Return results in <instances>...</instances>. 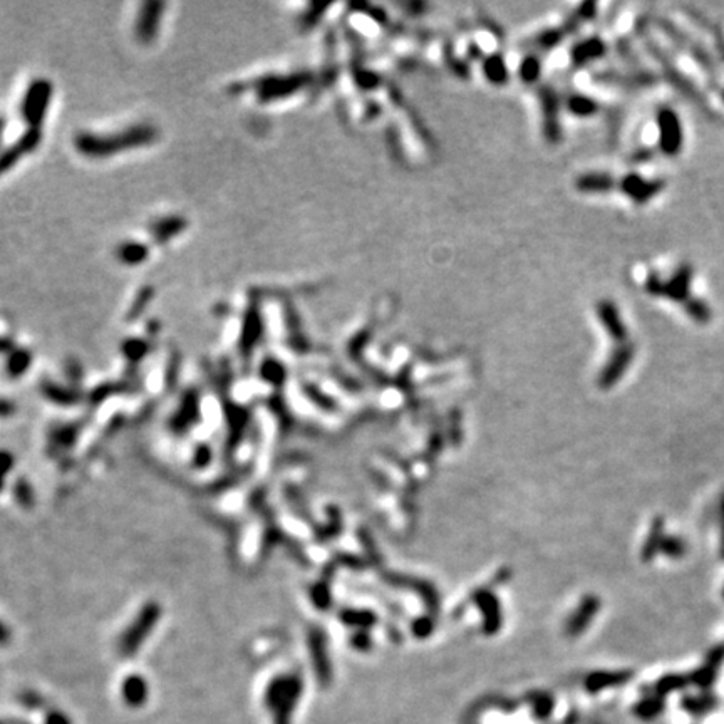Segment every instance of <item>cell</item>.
<instances>
[{"label": "cell", "mask_w": 724, "mask_h": 724, "mask_svg": "<svg viewBox=\"0 0 724 724\" xmlns=\"http://www.w3.org/2000/svg\"><path fill=\"white\" fill-rule=\"evenodd\" d=\"M121 696L129 708H141L149 696L148 683L140 674L128 676L121 684Z\"/></svg>", "instance_id": "9"}, {"label": "cell", "mask_w": 724, "mask_h": 724, "mask_svg": "<svg viewBox=\"0 0 724 724\" xmlns=\"http://www.w3.org/2000/svg\"><path fill=\"white\" fill-rule=\"evenodd\" d=\"M161 614L163 609L158 602H146L145 605L138 610L136 617L131 620V624H129V626L124 629V632L121 634L118 641L119 656H135L138 650L141 649V645L145 644V641L151 636V632L154 631L159 619H161Z\"/></svg>", "instance_id": "2"}, {"label": "cell", "mask_w": 724, "mask_h": 724, "mask_svg": "<svg viewBox=\"0 0 724 724\" xmlns=\"http://www.w3.org/2000/svg\"><path fill=\"white\" fill-rule=\"evenodd\" d=\"M163 8H165V4L159 2H148L141 7L136 24V36L143 44H149L156 37Z\"/></svg>", "instance_id": "5"}, {"label": "cell", "mask_w": 724, "mask_h": 724, "mask_svg": "<svg viewBox=\"0 0 724 724\" xmlns=\"http://www.w3.org/2000/svg\"><path fill=\"white\" fill-rule=\"evenodd\" d=\"M723 596H724V592H723Z\"/></svg>", "instance_id": "37"}, {"label": "cell", "mask_w": 724, "mask_h": 724, "mask_svg": "<svg viewBox=\"0 0 724 724\" xmlns=\"http://www.w3.org/2000/svg\"><path fill=\"white\" fill-rule=\"evenodd\" d=\"M262 334V319L260 314L255 307H250V310L245 316L243 322V330H241L240 337V352L243 354H250L253 351V346H257L258 339H260Z\"/></svg>", "instance_id": "10"}, {"label": "cell", "mask_w": 724, "mask_h": 724, "mask_svg": "<svg viewBox=\"0 0 724 724\" xmlns=\"http://www.w3.org/2000/svg\"><path fill=\"white\" fill-rule=\"evenodd\" d=\"M12 639V632L11 629H8L6 624L0 620V648H4V645H7L8 642H11Z\"/></svg>", "instance_id": "33"}, {"label": "cell", "mask_w": 724, "mask_h": 724, "mask_svg": "<svg viewBox=\"0 0 724 724\" xmlns=\"http://www.w3.org/2000/svg\"><path fill=\"white\" fill-rule=\"evenodd\" d=\"M686 549H688V545H686V542H684V538H681L678 535L664 537L661 551H659V554L666 555V557H669V558H681L684 554H686Z\"/></svg>", "instance_id": "20"}, {"label": "cell", "mask_w": 724, "mask_h": 724, "mask_svg": "<svg viewBox=\"0 0 724 724\" xmlns=\"http://www.w3.org/2000/svg\"><path fill=\"white\" fill-rule=\"evenodd\" d=\"M686 683H688V679L684 678V676H679V674L664 676L662 679H659L656 683V696L664 697V696H667V694L679 691V689H683L684 686H686Z\"/></svg>", "instance_id": "18"}, {"label": "cell", "mask_w": 724, "mask_h": 724, "mask_svg": "<svg viewBox=\"0 0 724 724\" xmlns=\"http://www.w3.org/2000/svg\"><path fill=\"white\" fill-rule=\"evenodd\" d=\"M15 413V404H12V401L0 398V417H8Z\"/></svg>", "instance_id": "32"}, {"label": "cell", "mask_w": 724, "mask_h": 724, "mask_svg": "<svg viewBox=\"0 0 724 724\" xmlns=\"http://www.w3.org/2000/svg\"><path fill=\"white\" fill-rule=\"evenodd\" d=\"M200 417V403H198V394L195 391H189L181 399L178 411L171 417V431L175 433H187Z\"/></svg>", "instance_id": "6"}, {"label": "cell", "mask_w": 724, "mask_h": 724, "mask_svg": "<svg viewBox=\"0 0 724 724\" xmlns=\"http://www.w3.org/2000/svg\"><path fill=\"white\" fill-rule=\"evenodd\" d=\"M39 141H41V133H39V129H30L29 133H25V136L17 141L15 146L4 151V153L0 154V175L6 173L7 170H11L20 156L30 153V151L39 145Z\"/></svg>", "instance_id": "8"}, {"label": "cell", "mask_w": 724, "mask_h": 724, "mask_svg": "<svg viewBox=\"0 0 724 724\" xmlns=\"http://www.w3.org/2000/svg\"><path fill=\"white\" fill-rule=\"evenodd\" d=\"M631 359H632V351H629V349H627V351L624 352L622 356L615 357V359L612 361V364H610V368H609V373H607V376H605L607 384H610V382H614L615 379L620 377V374H622L624 370H626V368L629 366V361H631Z\"/></svg>", "instance_id": "22"}, {"label": "cell", "mask_w": 724, "mask_h": 724, "mask_svg": "<svg viewBox=\"0 0 724 724\" xmlns=\"http://www.w3.org/2000/svg\"><path fill=\"white\" fill-rule=\"evenodd\" d=\"M632 678L631 672H598V674L590 676L587 681L589 691H601V689L622 686Z\"/></svg>", "instance_id": "12"}, {"label": "cell", "mask_w": 724, "mask_h": 724, "mask_svg": "<svg viewBox=\"0 0 724 724\" xmlns=\"http://www.w3.org/2000/svg\"><path fill=\"white\" fill-rule=\"evenodd\" d=\"M724 664V645H719V648L713 649L709 652L708 659H706V666L713 667V669H719Z\"/></svg>", "instance_id": "29"}, {"label": "cell", "mask_w": 724, "mask_h": 724, "mask_svg": "<svg viewBox=\"0 0 724 724\" xmlns=\"http://www.w3.org/2000/svg\"><path fill=\"white\" fill-rule=\"evenodd\" d=\"M46 724H71V719L60 711H51L46 716Z\"/></svg>", "instance_id": "31"}, {"label": "cell", "mask_w": 724, "mask_h": 724, "mask_svg": "<svg viewBox=\"0 0 724 724\" xmlns=\"http://www.w3.org/2000/svg\"><path fill=\"white\" fill-rule=\"evenodd\" d=\"M664 709V699L659 696L648 697V699H642L639 704H637L636 713L639 714L642 719H652L659 716Z\"/></svg>", "instance_id": "21"}, {"label": "cell", "mask_w": 724, "mask_h": 724, "mask_svg": "<svg viewBox=\"0 0 724 724\" xmlns=\"http://www.w3.org/2000/svg\"><path fill=\"white\" fill-rule=\"evenodd\" d=\"M151 297H153V290H151L149 287L145 288L143 292H140V295L136 297L135 304H133V307H131V316H140V312L143 310L145 305L149 304Z\"/></svg>", "instance_id": "28"}, {"label": "cell", "mask_w": 724, "mask_h": 724, "mask_svg": "<svg viewBox=\"0 0 724 724\" xmlns=\"http://www.w3.org/2000/svg\"><path fill=\"white\" fill-rule=\"evenodd\" d=\"M664 521L662 518H657L652 523V528H650L648 540H645L644 547H642V557L645 560H650L654 555L661 551V545L664 540Z\"/></svg>", "instance_id": "13"}, {"label": "cell", "mask_w": 724, "mask_h": 724, "mask_svg": "<svg viewBox=\"0 0 724 724\" xmlns=\"http://www.w3.org/2000/svg\"><path fill=\"white\" fill-rule=\"evenodd\" d=\"M187 227V220L181 217H168L161 218L151 227V234H153L154 239H156L158 243H165L166 240L173 239Z\"/></svg>", "instance_id": "11"}, {"label": "cell", "mask_w": 724, "mask_h": 724, "mask_svg": "<svg viewBox=\"0 0 724 724\" xmlns=\"http://www.w3.org/2000/svg\"><path fill=\"white\" fill-rule=\"evenodd\" d=\"M146 255H148V248L145 245L136 243V241H129V243L121 245L118 248V257L121 262L128 265H136L141 264L145 260Z\"/></svg>", "instance_id": "15"}, {"label": "cell", "mask_w": 724, "mask_h": 724, "mask_svg": "<svg viewBox=\"0 0 724 724\" xmlns=\"http://www.w3.org/2000/svg\"><path fill=\"white\" fill-rule=\"evenodd\" d=\"M716 676H718V671L713 669V667L706 666V664H704V666H702L699 671H696L691 676V681H692V684H696V686L706 689V688H709L711 684L714 683Z\"/></svg>", "instance_id": "25"}, {"label": "cell", "mask_w": 724, "mask_h": 724, "mask_svg": "<svg viewBox=\"0 0 724 724\" xmlns=\"http://www.w3.org/2000/svg\"><path fill=\"white\" fill-rule=\"evenodd\" d=\"M689 275H691V272H689L688 269L681 270L678 275H676L674 279H672V282L667 286L666 288H662L664 292H667L669 294V297H674V299H684V297L688 295V287H689Z\"/></svg>", "instance_id": "19"}, {"label": "cell", "mask_w": 724, "mask_h": 724, "mask_svg": "<svg viewBox=\"0 0 724 724\" xmlns=\"http://www.w3.org/2000/svg\"><path fill=\"white\" fill-rule=\"evenodd\" d=\"M210 460H211L210 446H206V445L198 446L196 451H195V463H196V467H206V464L210 463Z\"/></svg>", "instance_id": "30"}, {"label": "cell", "mask_w": 724, "mask_h": 724, "mask_svg": "<svg viewBox=\"0 0 724 724\" xmlns=\"http://www.w3.org/2000/svg\"><path fill=\"white\" fill-rule=\"evenodd\" d=\"M44 392L49 399L58 401L60 404H72L76 401V394L72 391L64 389V387H59L55 384H47L44 386Z\"/></svg>", "instance_id": "24"}, {"label": "cell", "mask_w": 724, "mask_h": 724, "mask_svg": "<svg viewBox=\"0 0 724 724\" xmlns=\"http://www.w3.org/2000/svg\"><path fill=\"white\" fill-rule=\"evenodd\" d=\"M626 189L629 195H632L637 200H648L649 196H652L654 193H657L661 189V185L657 183H648V181H642L637 176H631L626 181Z\"/></svg>", "instance_id": "14"}, {"label": "cell", "mask_w": 724, "mask_h": 724, "mask_svg": "<svg viewBox=\"0 0 724 724\" xmlns=\"http://www.w3.org/2000/svg\"><path fill=\"white\" fill-rule=\"evenodd\" d=\"M123 351H124V354H126V357H128L129 361H135L136 362L138 359H141V357L146 354V351H148V346H146L143 340L131 339V340H128L126 344H124Z\"/></svg>", "instance_id": "26"}, {"label": "cell", "mask_w": 724, "mask_h": 724, "mask_svg": "<svg viewBox=\"0 0 724 724\" xmlns=\"http://www.w3.org/2000/svg\"><path fill=\"white\" fill-rule=\"evenodd\" d=\"M30 361H32V357H30L29 351L15 349V351L11 352V356H8L7 373L11 374V377H20L25 370L29 369Z\"/></svg>", "instance_id": "16"}, {"label": "cell", "mask_w": 724, "mask_h": 724, "mask_svg": "<svg viewBox=\"0 0 724 724\" xmlns=\"http://www.w3.org/2000/svg\"><path fill=\"white\" fill-rule=\"evenodd\" d=\"M714 706H716V699L713 696H688L686 699H683V708L688 711V713L696 714V716H701V714L709 713L713 711Z\"/></svg>", "instance_id": "17"}, {"label": "cell", "mask_w": 724, "mask_h": 724, "mask_svg": "<svg viewBox=\"0 0 724 724\" xmlns=\"http://www.w3.org/2000/svg\"><path fill=\"white\" fill-rule=\"evenodd\" d=\"M719 513H721V532H719V550H721V557L724 558V497L721 500V507H719Z\"/></svg>", "instance_id": "34"}, {"label": "cell", "mask_w": 724, "mask_h": 724, "mask_svg": "<svg viewBox=\"0 0 724 724\" xmlns=\"http://www.w3.org/2000/svg\"><path fill=\"white\" fill-rule=\"evenodd\" d=\"M158 138V131L149 124H140L124 129L121 133H114L111 136H98L83 133L76 138L74 145L79 153L90 158H105L111 154L121 153V151L138 148L153 143Z\"/></svg>", "instance_id": "1"}, {"label": "cell", "mask_w": 724, "mask_h": 724, "mask_svg": "<svg viewBox=\"0 0 724 724\" xmlns=\"http://www.w3.org/2000/svg\"><path fill=\"white\" fill-rule=\"evenodd\" d=\"M300 679L277 678L272 681L265 691V706L274 711L275 724H288L294 706L300 694Z\"/></svg>", "instance_id": "3"}, {"label": "cell", "mask_w": 724, "mask_h": 724, "mask_svg": "<svg viewBox=\"0 0 724 724\" xmlns=\"http://www.w3.org/2000/svg\"><path fill=\"white\" fill-rule=\"evenodd\" d=\"M14 497L20 507L30 508L34 505V490L29 485V481L19 480L14 485Z\"/></svg>", "instance_id": "23"}, {"label": "cell", "mask_w": 724, "mask_h": 724, "mask_svg": "<svg viewBox=\"0 0 724 724\" xmlns=\"http://www.w3.org/2000/svg\"><path fill=\"white\" fill-rule=\"evenodd\" d=\"M14 456H12L11 451L0 450V491L6 486L7 476L11 475L12 468H14Z\"/></svg>", "instance_id": "27"}, {"label": "cell", "mask_w": 724, "mask_h": 724, "mask_svg": "<svg viewBox=\"0 0 724 724\" xmlns=\"http://www.w3.org/2000/svg\"><path fill=\"white\" fill-rule=\"evenodd\" d=\"M2 129H4V121L0 119V136H2Z\"/></svg>", "instance_id": "36"}, {"label": "cell", "mask_w": 724, "mask_h": 724, "mask_svg": "<svg viewBox=\"0 0 724 724\" xmlns=\"http://www.w3.org/2000/svg\"><path fill=\"white\" fill-rule=\"evenodd\" d=\"M14 342L7 337H0V352H14Z\"/></svg>", "instance_id": "35"}, {"label": "cell", "mask_w": 724, "mask_h": 724, "mask_svg": "<svg viewBox=\"0 0 724 724\" xmlns=\"http://www.w3.org/2000/svg\"><path fill=\"white\" fill-rule=\"evenodd\" d=\"M51 94H53V86L46 79H37L36 83L30 84L27 93H25L22 101V116L25 123L30 124V129H39L42 124L51 101Z\"/></svg>", "instance_id": "4"}, {"label": "cell", "mask_w": 724, "mask_h": 724, "mask_svg": "<svg viewBox=\"0 0 724 724\" xmlns=\"http://www.w3.org/2000/svg\"><path fill=\"white\" fill-rule=\"evenodd\" d=\"M659 128H661V146L667 154H676L683 143L681 124L678 116L672 111H661L659 114Z\"/></svg>", "instance_id": "7"}]
</instances>
